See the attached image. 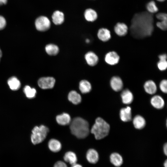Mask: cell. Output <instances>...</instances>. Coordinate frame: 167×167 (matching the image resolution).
Returning <instances> with one entry per match:
<instances>
[{
	"instance_id": "40",
	"label": "cell",
	"mask_w": 167,
	"mask_h": 167,
	"mask_svg": "<svg viewBox=\"0 0 167 167\" xmlns=\"http://www.w3.org/2000/svg\"><path fill=\"white\" fill-rule=\"evenodd\" d=\"M163 165L164 167H167V161L166 160L165 161Z\"/></svg>"
},
{
	"instance_id": "11",
	"label": "cell",
	"mask_w": 167,
	"mask_h": 167,
	"mask_svg": "<svg viewBox=\"0 0 167 167\" xmlns=\"http://www.w3.org/2000/svg\"><path fill=\"white\" fill-rule=\"evenodd\" d=\"M120 117L124 122H128L132 119L131 108L129 106L121 109L120 111Z\"/></svg>"
},
{
	"instance_id": "38",
	"label": "cell",
	"mask_w": 167,
	"mask_h": 167,
	"mask_svg": "<svg viewBox=\"0 0 167 167\" xmlns=\"http://www.w3.org/2000/svg\"><path fill=\"white\" fill-rule=\"evenodd\" d=\"M71 167H83L80 164L77 163L71 165Z\"/></svg>"
},
{
	"instance_id": "36",
	"label": "cell",
	"mask_w": 167,
	"mask_h": 167,
	"mask_svg": "<svg viewBox=\"0 0 167 167\" xmlns=\"http://www.w3.org/2000/svg\"><path fill=\"white\" fill-rule=\"evenodd\" d=\"M159 59L161 60H166L167 55L165 54H160L158 57Z\"/></svg>"
},
{
	"instance_id": "8",
	"label": "cell",
	"mask_w": 167,
	"mask_h": 167,
	"mask_svg": "<svg viewBox=\"0 0 167 167\" xmlns=\"http://www.w3.org/2000/svg\"><path fill=\"white\" fill-rule=\"evenodd\" d=\"M86 159L87 161L91 164H95L99 161V156L98 152L95 149L91 148L88 149L86 153Z\"/></svg>"
},
{
	"instance_id": "5",
	"label": "cell",
	"mask_w": 167,
	"mask_h": 167,
	"mask_svg": "<svg viewBox=\"0 0 167 167\" xmlns=\"http://www.w3.org/2000/svg\"><path fill=\"white\" fill-rule=\"evenodd\" d=\"M51 23L49 19L45 16H41L37 18L35 21L36 29L40 31H45L50 27Z\"/></svg>"
},
{
	"instance_id": "3",
	"label": "cell",
	"mask_w": 167,
	"mask_h": 167,
	"mask_svg": "<svg viewBox=\"0 0 167 167\" xmlns=\"http://www.w3.org/2000/svg\"><path fill=\"white\" fill-rule=\"evenodd\" d=\"M110 126L103 119L97 118L91 129V132L94 135L97 140L101 139L105 137L109 133Z\"/></svg>"
},
{
	"instance_id": "42",
	"label": "cell",
	"mask_w": 167,
	"mask_h": 167,
	"mask_svg": "<svg viewBox=\"0 0 167 167\" xmlns=\"http://www.w3.org/2000/svg\"><path fill=\"white\" fill-rule=\"evenodd\" d=\"M86 41L87 43H89V39H86Z\"/></svg>"
},
{
	"instance_id": "39",
	"label": "cell",
	"mask_w": 167,
	"mask_h": 167,
	"mask_svg": "<svg viewBox=\"0 0 167 167\" xmlns=\"http://www.w3.org/2000/svg\"><path fill=\"white\" fill-rule=\"evenodd\" d=\"M7 0H0V6L6 4Z\"/></svg>"
},
{
	"instance_id": "30",
	"label": "cell",
	"mask_w": 167,
	"mask_h": 167,
	"mask_svg": "<svg viewBox=\"0 0 167 167\" xmlns=\"http://www.w3.org/2000/svg\"><path fill=\"white\" fill-rule=\"evenodd\" d=\"M157 66L159 69L161 71H164L166 70L167 68L166 60L159 59L157 63Z\"/></svg>"
},
{
	"instance_id": "4",
	"label": "cell",
	"mask_w": 167,
	"mask_h": 167,
	"mask_svg": "<svg viewBox=\"0 0 167 167\" xmlns=\"http://www.w3.org/2000/svg\"><path fill=\"white\" fill-rule=\"evenodd\" d=\"M49 131V128L44 125L35 127L32 131L31 135L32 143L36 144L42 142L46 138Z\"/></svg>"
},
{
	"instance_id": "31",
	"label": "cell",
	"mask_w": 167,
	"mask_h": 167,
	"mask_svg": "<svg viewBox=\"0 0 167 167\" xmlns=\"http://www.w3.org/2000/svg\"><path fill=\"white\" fill-rule=\"evenodd\" d=\"M156 25L161 30L163 31L166 30L167 28V19L158 22L156 23Z\"/></svg>"
},
{
	"instance_id": "28",
	"label": "cell",
	"mask_w": 167,
	"mask_h": 167,
	"mask_svg": "<svg viewBox=\"0 0 167 167\" xmlns=\"http://www.w3.org/2000/svg\"><path fill=\"white\" fill-rule=\"evenodd\" d=\"M24 92L26 97L30 99L35 97L36 94V90L29 86H26L24 87Z\"/></svg>"
},
{
	"instance_id": "1",
	"label": "cell",
	"mask_w": 167,
	"mask_h": 167,
	"mask_svg": "<svg viewBox=\"0 0 167 167\" xmlns=\"http://www.w3.org/2000/svg\"><path fill=\"white\" fill-rule=\"evenodd\" d=\"M153 23V17L152 14L148 11L135 14L131 20V34L137 38L150 36L154 29Z\"/></svg>"
},
{
	"instance_id": "32",
	"label": "cell",
	"mask_w": 167,
	"mask_h": 167,
	"mask_svg": "<svg viewBox=\"0 0 167 167\" xmlns=\"http://www.w3.org/2000/svg\"><path fill=\"white\" fill-rule=\"evenodd\" d=\"M159 88L161 90L163 93L167 92V81L166 79L161 80L159 84Z\"/></svg>"
},
{
	"instance_id": "33",
	"label": "cell",
	"mask_w": 167,
	"mask_h": 167,
	"mask_svg": "<svg viewBox=\"0 0 167 167\" xmlns=\"http://www.w3.org/2000/svg\"><path fill=\"white\" fill-rule=\"evenodd\" d=\"M53 167H68V166L65 161H59L54 163Z\"/></svg>"
},
{
	"instance_id": "13",
	"label": "cell",
	"mask_w": 167,
	"mask_h": 167,
	"mask_svg": "<svg viewBox=\"0 0 167 167\" xmlns=\"http://www.w3.org/2000/svg\"><path fill=\"white\" fill-rule=\"evenodd\" d=\"M150 103L155 108L157 109H162L164 106L165 101L161 96L156 95L153 96L151 98Z\"/></svg>"
},
{
	"instance_id": "17",
	"label": "cell",
	"mask_w": 167,
	"mask_h": 167,
	"mask_svg": "<svg viewBox=\"0 0 167 167\" xmlns=\"http://www.w3.org/2000/svg\"><path fill=\"white\" fill-rule=\"evenodd\" d=\"M97 35L98 38L104 42L108 41L111 37V33L109 30L105 28L100 29L98 32Z\"/></svg>"
},
{
	"instance_id": "15",
	"label": "cell",
	"mask_w": 167,
	"mask_h": 167,
	"mask_svg": "<svg viewBox=\"0 0 167 167\" xmlns=\"http://www.w3.org/2000/svg\"><path fill=\"white\" fill-rule=\"evenodd\" d=\"M85 58L87 64L91 66L96 65L99 60L97 56L95 53L91 51L88 52L85 54Z\"/></svg>"
},
{
	"instance_id": "27",
	"label": "cell",
	"mask_w": 167,
	"mask_h": 167,
	"mask_svg": "<svg viewBox=\"0 0 167 167\" xmlns=\"http://www.w3.org/2000/svg\"><path fill=\"white\" fill-rule=\"evenodd\" d=\"M45 50L48 54L50 55H55L59 52V48L55 45L50 44L47 45L45 47Z\"/></svg>"
},
{
	"instance_id": "2",
	"label": "cell",
	"mask_w": 167,
	"mask_h": 167,
	"mask_svg": "<svg viewBox=\"0 0 167 167\" xmlns=\"http://www.w3.org/2000/svg\"><path fill=\"white\" fill-rule=\"evenodd\" d=\"M70 129L72 133L79 139L85 138L89 132L88 122L80 117H76L73 120L71 123Z\"/></svg>"
},
{
	"instance_id": "25",
	"label": "cell",
	"mask_w": 167,
	"mask_h": 167,
	"mask_svg": "<svg viewBox=\"0 0 167 167\" xmlns=\"http://www.w3.org/2000/svg\"><path fill=\"white\" fill-rule=\"evenodd\" d=\"M79 88L82 93H86L90 92L92 86L89 81L86 80H83L79 82Z\"/></svg>"
},
{
	"instance_id": "20",
	"label": "cell",
	"mask_w": 167,
	"mask_h": 167,
	"mask_svg": "<svg viewBox=\"0 0 167 167\" xmlns=\"http://www.w3.org/2000/svg\"><path fill=\"white\" fill-rule=\"evenodd\" d=\"M48 146L50 150L54 152H57L61 149V143L55 139H51L49 142Z\"/></svg>"
},
{
	"instance_id": "43",
	"label": "cell",
	"mask_w": 167,
	"mask_h": 167,
	"mask_svg": "<svg viewBox=\"0 0 167 167\" xmlns=\"http://www.w3.org/2000/svg\"><path fill=\"white\" fill-rule=\"evenodd\" d=\"M159 2H162L165 1V0H156Z\"/></svg>"
},
{
	"instance_id": "41",
	"label": "cell",
	"mask_w": 167,
	"mask_h": 167,
	"mask_svg": "<svg viewBox=\"0 0 167 167\" xmlns=\"http://www.w3.org/2000/svg\"><path fill=\"white\" fill-rule=\"evenodd\" d=\"M2 56V52L1 51V49H0V60L1 57Z\"/></svg>"
},
{
	"instance_id": "6",
	"label": "cell",
	"mask_w": 167,
	"mask_h": 167,
	"mask_svg": "<svg viewBox=\"0 0 167 167\" xmlns=\"http://www.w3.org/2000/svg\"><path fill=\"white\" fill-rule=\"evenodd\" d=\"M55 79L53 77H43L39 79L38 84L40 88L45 89L53 88L55 85Z\"/></svg>"
},
{
	"instance_id": "29",
	"label": "cell",
	"mask_w": 167,
	"mask_h": 167,
	"mask_svg": "<svg viewBox=\"0 0 167 167\" xmlns=\"http://www.w3.org/2000/svg\"><path fill=\"white\" fill-rule=\"evenodd\" d=\"M146 8L148 12L152 14L157 12L158 11V8L153 1L149 2L146 5Z\"/></svg>"
},
{
	"instance_id": "24",
	"label": "cell",
	"mask_w": 167,
	"mask_h": 167,
	"mask_svg": "<svg viewBox=\"0 0 167 167\" xmlns=\"http://www.w3.org/2000/svg\"><path fill=\"white\" fill-rule=\"evenodd\" d=\"M7 83L10 89L13 90H18L21 86L20 82L15 77L10 78L8 80Z\"/></svg>"
},
{
	"instance_id": "19",
	"label": "cell",
	"mask_w": 167,
	"mask_h": 167,
	"mask_svg": "<svg viewBox=\"0 0 167 167\" xmlns=\"http://www.w3.org/2000/svg\"><path fill=\"white\" fill-rule=\"evenodd\" d=\"M133 123L136 129L140 130L145 127L146 121L145 119L141 116L137 115L133 118Z\"/></svg>"
},
{
	"instance_id": "10",
	"label": "cell",
	"mask_w": 167,
	"mask_h": 167,
	"mask_svg": "<svg viewBox=\"0 0 167 167\" xmlns=\"http://www.w3.org/2000/svg\"><path fill=\"white\" fill-rule=\"evenodd\" d=\"M111 163L116 167L121 166L123 163V160L122 156L118 152L112 153L109 156Z\"/></svg>"
},
{
	"instance_id": "12",
	"label": "cell",
	"mask_w": 167,
	"mask_h": 167,
	"mask_svg": "<svg viewBox=\"0 0 167 167\" xmlns=\"http://www.w3.org/2000/svg\"><path fill=\"white\" fill-rule=\"evenodd\" d=\"M114 30L115 33L119 36L126 35L128 31V27L126 24L122 23H118L115 25Z\"/></svg>"
},
{
	"instance_id": "26",
	"label": "cell",
	"mask_w": 167,
	"mask_h": 167,
	"mask_svg": "<svg viewBox=\"0 0 167 167\" xmlns=\"http://www.w3.org/2000/svg\"><path fill=\"white\" fill-rule=\"evenodd\" d=\"M84 16L87 20L91 22L95 20L97 17V15L96 11L90 8L85 10Z\"/></svg>"
},
{
	"instance_id": "16",
	"label": "cell",
	"mask_w": 167,
	"mask_h": 167,
	"mask_svg": "<svg viewBox=\"0 0 167 167\" xmlns=\"http://www.w3.org/2000/svg\"><path fill=\"white\" fill-rule=\"evenodd\" d=\"M143 87L146 92L149 94H153L157 91L156 84L152 80L147 81L144 84Z\"/></svg>"
},
{
	"instance_id": "35",
	"label": "cell",
	"mask_w": 167,
	"mask_h": 167,
	"mask_svg": "<svg viewBox=\"0 0 167 167\" xmlns=\"http://www.w3.org/2000/svg\"><path fill=\"white\" fill-rule=\"evenodd\" d=\"M6 25V21L5 18L0 15V30L3 29Z\"/></svg>"
},
{
	"instance_id": "34",
	"label": "cell",
	"mask_w": 167,
	"mask_h": 167,
	"mask_svg": "<svg viewBox=\"0 0 167 167\" xmlns=\"http://www.w3.org/2000/svg\"><path fill=\"white\" fill-rule=\"evenodd\" d=\"M156 17L160 21L167 19V15L165 13H160L156 15Z\"/></svg>"
},
{
	"instance_id": "14",
	"label": "cell",
	"mask_w": 167,
	"mask_h": 167,
	"mask_svg": "<svg viewBox=\"0 0 167 167\" xmlns=\"http://www.w3.org/2000/svg\"><path fill=\"white\" fill-rule=\"evenodd\" d=\"M121 96L122 102L124 104H130L133 101V94L128 89L123 90L121 93Z\"/></svg>"
},
{
	"instance_id": "18",
	"label": "cell",
	"mask_w": 167,
	"mask_h": 167,
	"mask_svg": "<svg viewBox=\"0 0 167 167\" xmlns=\"http://www.w3.org/2000/svg\"><path fill=\"white\" fill-rule=\"evenodd\" d=\"M64 161L72 165L77 163L78 158L76 154L72 151H68L64 154L63 156Z\"/></svg>"
},
{
	"instance_id": "37",
	"label": "cell",
	"mask_w": 167,
	"mask_h": 167,
	"mask_svg": "<svg viewBox=\"0 0 167 167\" xmlns=\"http://www.w3.org/2000/svg\"><path fill=\"white\" fill-rule=\"evenodd\" d=\"M163 150L164 154L166 156L167 155V144L166 143L164 145Z\"/></svg>"
},
{
	"instance_id": "7",
	"label": "cell",
	"mask_w": 167,
	"mask_h": 167,
	"mask_svg": "<svg viewBox=\"0 0 167 167\" xmlns=\"http://www.w3.org/2000/svg\"><path fill=\"white\" fill-rule=\"evenodd\" d=\"M120 57L115 51H111L107 53L105 55V60L106 62L110 65L117 64L119 62Z\"/></svg>"
},
{
	"instance_id": "23",
	"label": "cell",
	"mask_w": 167,
	"mask_h": 167,
	"mask_svg": "<svg viewBox=\"0 0 167 167\" xmlns=\"http://www.w3.org/2000/svg\"><path fill=\"white\" fill-rule=\"evenodd\" d=\"M68 97L69 100L75 105L79 104L81 101V96L75 91H71L68 94Z\"/></svg>"
},
{
	"instance_id": "22",
	"label": "cell",
	"mask_w": 167,
	"mask_h": 167,
	"mask_svg": "<svg viewBox=\"0 0 167 167\" xmlns=\"http://www.w3.org/2000/svg\"><path fill=\"white\" fill-rule=\"evenodd\" d=\"M52 21L56 25H60L62 24L64 20L63 13L59 11L54 12L52 15Z\"/></svg>"
},
{
	"instance_id": "21",
	"label": "cell",
	"mask_w": 167,
	"mask_h": 167,
	"mask_svg": "<svg viewBox=\"0 0 167 167\" xmlns=\"http://www.w3.org/2000/svg\"><path fill=\"white\" fill-rule=\"evenodd\" d=\"M57 123L61 125H66L69 124L71 121L70 115L66 113L58 115L56 117Z\"/></svg>"
},
{
	"instance_id": "9",
	"label": "cell",
	"mask_w": 167,
	"mask_h": 167,
	"mask_svg": "<svg viewBox=\"0 0 167 167\" xmlns=\"http://www.w3.org/2000/svg\"><path fill=\"white\" fill-rule=\"evenodd\" d=\"M110 84L111 88L116 92L121 91L123 87V83L122 79L118 76L113 77L110 79Z\"/></svg>"
}]
</instances>
